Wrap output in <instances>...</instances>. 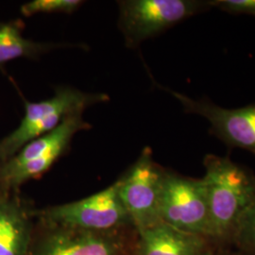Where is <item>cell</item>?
Masks as SVG:
<instances>
[{
	"instance_id": "obj_12",
	"label": "cell",
	"mask_w": 255,
	"mask_h": 255,
	"mask_svg": "<svg viewBox=\"0 0 255 255\" xmlns=\"http://www.w3.org/2000/svg\"><path fill=\"white\" fill-rule=\"evenodd\" d=\"M234 239L242 250L255 255V196L237 228Z\"/></svg>"
},
{
	"instance_id": "obj_8",
	"label": "cell",
	"mask_w": 255,
	"mask_h": 255,
	"mask_svg": "<svg viewBox=\"0 0 255 255\" xmlns=\"http://www.w3.org/2000/svg\"><path fill=\"white\" fill-rule=\"evenodd\" d=\"M33 212L17 191L0 190V255H28Z\"/></svg>"
},
{
	"instance_id": "obj_4",
	"label": "cell",
	"mask_w": 255,
	"mask_h": 255,
	"mask_svg": "<svg viewBox=\"0 0 255 255\" xmlns=\"http://www.w3.org/2000/svg\"><path fill=\"white\" fill-rule=\"evenodd\" d=\"M160 220L185 233L211 239L209 210L203 182L164 170Z\"/></svg>"
},
{
	"instance_id": "obj_5",
	"label": "cell",
	"mask_w": 255,
	"mask_h": 255,
	"mask_svg": "<svg viewBox=\"0 0 255 255\" xmlns=\"http://www.w3.org/2000/svg\"><path fill=\"white\" fill-rule=\"evenodd\" d=\"M146 147L127 173L119 180V198L137 232L160 222L159 203L164 178Z\"/></svg>"
},
{
	"instance_id": "obj_6",
	"label": "cell",
	"mask_w": 255,
	"mask_h": 255,
	"mask_svg": "<svg viewBox=\"0 0 255 255\" xmlns=\"http://www.w3.org/2000/svg\"><path fill=\"white\" fill-rule=\"evenodd\" d=\"M33 239L27 255H128L126 240L119 230L87 231L46 225Z\"/></svg>"
},
{
	"instance_id": "obj_3",
	"label": "cell",
	"mask_w": 255,
	"mask_h": 255,
	"mask_svg": "<svg viewBox=\"0 0 255 255\" xmlns=\"http://www.w3.org/2000/svg\"><path fill=\"white\" fill-rule=\"evenodd\" d=\"M44 224L87 231H117L132 225L119 198V181L81 201L34 211Z\"/></svg>"
},
{
	"instance_id": "obj_2",
	"label": "cell",
	"mask_w": 255,
	"mask_h": 255,
	"mask_svg": "<svg viewBox=\"0 0 255 255\" xmlns=\"http://www.w3.org/2000/svg\"><path fill=\"white\" fill-rule=\"evenodd\" d=\"M211 8L209 0L120 1L119 28L126 46L135 48L147 39Z\"/></svg>"
},
{
	"instance_id": "obj_9",
	"label": "cell",
	"mask_w": 255,
	"mask_h": 255,
	"mask_svg": "<svg viewBox=\"0 0 255 255\" xmlns=\"http://www.w3.org/2000/svg\"><path fill=\"white\" fill-rule=\"evenodd\" d=\"M135 255H204L207 239L160 221L138 231Z\"/></svg>"
},
{
	"instance_id": "obj_13",
	"label": "cell",
	"mask_w": 255,
	"mask_h": 255,
	"mask_svg": "<svg viewBox=\"0 0 255 255\" xmlns=\"http://www.w3.org/2000/svg\"><path fill=\"white\" fill-rule=\"evenodd\" d=\"M212 8H218L233 14L255 16V0H209Z\"/></svg>"
},
{
	"instance_id": "obj_7",
	"label": "cell",
	"mask_w": 255,
	"mask_h": 255,
	"mask_svg": "<svg viewBox=\"0 0 255 255\" xmlns=\"http://www.w3.org/2000/svg\"><path fill=\"white\" fill-rule=\"evenodd\" d=\"M181 102L186 113L201 116L211 124V132L231 146L255 155V103L242 108H222L205 100H194L167 90Z\"/></svg>"
},
{
	"instance_id": "obj_1",
	"label": "cell",
	"mask_w": 255,
	"mask_h": 255,
	"mask_svg": "<svg viewBox=\"0 0 255 255\" xmlns=\"http://www.w3.org/2000/svg\"><path fill=\"white\" fill-rule=\"evenodd\" d=\"M211 239L234 238L255 196V176L229 157L207 154L203 159Z\"/></svg>"
},
{
	"instance_id": "obj_14",
	"label": "cell",
	"mask_w": 255,
	"mask_h": 255,
	"mask_svg": "<svg viewBox=\"0 0 255 255\" xmlns=\"http://www.w3.org/2000/svg\"><path fill=\"white\" fill-rule=\"evenodd\" d=\"M218 255V254H215V253H213V252H211L210 250H208L206 253H205V255Z\"/></svg>"
},
{
	"instance_id": "obj_11",
	"label": "cell",
	"mask_w": 255,
	"mask_h": 255,
	"mask_svg": "<svg viewBox=\"0 0 255 255\" xmlns=\"http://www.w3.org/2000/svg\"><path fill=\"white\" fill-rule=\"evenodd\" d=\"M81 0H33L21 6V13L29 17L38 13H72L82 5Z\"/></svg>"
},
{
	"instance_id": "obj_10",
	"label": "cell",
	"mask_w": 255,
	"mask_h": 255,
	"mask_svg": "<svg viewBox=\"0 0 255 255\" xmlns=\"http://www.w3.org/2000/svg\"><path fill=\"white\" fill-rule=\"evenodd\" d=\"M59 46H65L25 38L18 23H0V65L20 58H36Z\"/></svg>"
}]
</instances>
